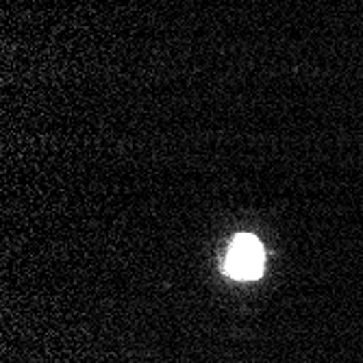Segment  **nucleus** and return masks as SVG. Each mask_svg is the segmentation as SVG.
<instances>
[{"label":"nucleus","instance_id":"f257e3e1","mask_svg":"<svg viewBox=\"0 0 363 363\" xmlns=\"http://www.w3.org/2000/svg\"><path fill=\"white\" fill-rule=\"evenodd\" d=\"M224 270L228 277L240 281L257 279L263 270V248L259 240L252 235H240L228 248Z\"/></svg>","mask_w":363,"mask_h":363}]
</instances>
